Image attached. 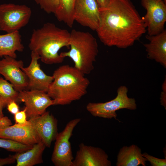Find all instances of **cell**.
Segmentation results:
<instances>
[{"instance_id":"1","label":"cell","mask_w":166,"mask_h":166,"mask_svg":"<svg viewBox=\"0 0 166 166\" xmlns=\"http://www.w3.org/2000/svg\"><path fill=\"white\" fill-rule=\"evenodd\" d=\"M99 11L100 22L96 31L105 46L127 48L146 31L142 17L131 0H109Z\"/></svg>"},{"instance_id":"2","label":"cell","mask_w":166,"mask_h":166,"mask_svg":"<svg viewBox=\"0 0 166 166\" xmlns=\"http://www.w3.org/2000/svg\"><path fill=\"white\" fill-rule=\"evenodd\" d=\"M74 66L62 65L54 72L47 93L53 105H65L81 99L87 93L89 80Z\"/></svg>"},{"instance_id":"3","label":"cell","mask_w":166,"mask_h":166,"mask_svg":"<svg viewBox=\"0 0 166 166\" xmlns=\"http://www.w3.org/2000/svg\"><path fill=\"white\" fill-rule=\"evenodd\" d=\"M70 32L57 26L52 23L44 24L41 28L34 29L29 47L37 53L42 61L47 64H59L64 61L59 53L62 48H69Z\"/></svg>"},{"instance_id":"4","label":"cell","mask_w":166,"mask_h":166,"mask_svg":"<svg viewBox=\"0 0 166 166\" xmlns=\"http://www.w3.org/2000/svg\"><path fill=\"white\" fill-rule=\"evenodd\" d=\"M70 33V49L60 55L64 58H71L74 67L85 75L89 74L94 69V63L99 52L97 40L88 32L73 29Z\"/></svg>"},{"instance_id":"5","label":"cell","mask_w":166,"mask_h":166,"mask_svg":"<svg viewBox=\"0 0 166 166\" xmlns=\"http://www.w3.org/2000/svg\"><path fill=\"white\" fill-rule=\"evenodd\" d=\"M128 88L120 86L117 90V96L113 99L104 103H88L86 109L93 116L106 119H116V111L120 109L135 110L137 108L134 98L128 97Z\"/></svg>"},{"instance_id":"6","label":"cell","mask_w":166,"mask_h":166,"mask_svg":"<svg viewBox=\"0 0 166 166\" xmlns=\"http://www.w3.org/2000/svg\"><path fill=\"white\" fill-rule=\"evenodd\" d=\"M31 8L25 5L12 3L0 5V30L7 33L18 31L28 23Z\"/></svg>"},{"instance_id":"7","label":"cell","mask_w":166,"mask_h":166,"mask_svg":"<svg viewBox=\"0 0 166 166\" xmlns=\"http://www.w3.org/2000/svg\"><path fill=\"white\" fill-rule=\"evenodd\" d=\"M77 118L69 121L63 130L58 133L55 139L51 161L56 166H72L73 157L69 140L73 129L81 121Z\"/></svg>"},{"instance_id":"8","label":"cell","mask_w":166,"mask_h":166,"mask_svg":"<svg viewBox=\"0 0 166 166\" xmlns=\"http://www.w3.org/2000/svg\"><path fill=\"white\" fill-rule=\"evenodd\" d=\"M146 13L142 17L148 35L159 34L164 29L166 22V3L163 0H141Z\"/></svg>"},{"instance_id":"9","label":"cell","mask_w":166,"mask_h":166,"mask_svg":"<svg viewBox=\"0 0 166 166\" xmlns=\"http://www.w3.org/2000/svg\"><path fill=\"white\" fill-rule=\"evenodd\" d=\"M18 101L24 103L27 117L29 119L42 114L53 105V100L46 92L37 89L18 92Z\"/></svg>"},{"instance_id":"10","label":"cell","mask_w":166,"mask_h":166,"mask_svg":"<svg viewBox=\"0 0 166 166\" xmlns=\"http://www.w3.org/2000/svg\"><path fill=\"white\" fill-rule=\"evenodd\" d=\"M23 66L22 61L9 56H4L0 60V74L18 92L26 90L28 85V78L21 69Z\"/></svg>"},{"instance_id":"11","label":"cell","mask_w":166,"mask_h":166,"mask_svg":"<svg viewBox=\"0 0 166 166\" xmlns=\"http://www.w3.org/2000/svg\"><path fill=\"white\" fill-rule=\"evenodd\" d=\"M74 18L82 26L96 31L100 22L99 8L96 0H76Z\"/></svg>"},{"instance_id":"12","label":"cell","mask_w":166,"mask_h":166,"mask_svg":"<svg viewBox=\"0 0 166 166\" xmlns=\"http://www.w3.org/2000/svg\"><path fill=\"white\" fill-rule=\"evenodd\" d=\"M72 166H111V161L105 152L99 147L87 145L83 143L79 145Z\"/></svg>"},{"instance_id":"13","label":"cell","mask_w":166,"mask_h":166,"mask_svg":"<svg viewBox=\"0 0 166 166\" xmlns=\"http://www.w3.org/2000/svg\"><path fill=\"white\" fill-rule=\"evenodd\" d=\"M29 121L46 147L50 148L58 133L56 119L49 112L46 111Z\"/></svg>"},{"instance_id":"14","label":"cell","mask_w":166,"mask_h":166,"mask_svg":"<svg viewBox=\"0 0 166 166\" xmlns=\"http://www.w3.org/2000/svg\"><path fill=\"white\" fill-rule=\"evenodd\" d=\"M31 61L29 66L21 69L28 79L27 89H37L47 93L53 80V77L46 75L41 69L38 63L40 57L37 53L31 51Z\"/></svg>"},{"instance_id":"15","label":"cell","mask_w":166,"mask_h":166,"mask_svg":"<svg viewBox=\"0 0 166 166\" xmlns=\"http://www.w3.org/2000/svg\"><path fill=\"white\" fill-rule=\"evenodd\" d=\"M0 138L31 145L42 141L31 124L21 126L15 124L5 128H0Z\"/></svg>"},{"instance_id":"16","label":"cell","mask_w":166,"mask_h":166,"mask_svg":"<svg viewBox=\"0 0 166 166\" xmlns=\"http://www.w3.org/2000/svg\"><path fill=\"white\" fill-rule=\"evenodd\" d=\"M149 41L144 44L147 57L154 60L166 68V30H163L156 35H146Z\"/></svg>"},{"instance_id":"17","label":"cell","mask_w":166,"mask_h":166,"mask_svg":"<svg viewBox=\"0 0 166 166\" xmlns=\"http://www.w3.org/2000/svg\"><path fill=\"white\" fill-rule=\"evenodd\" d=\"M147 159L142 155L137 145L124 146L119 150L117 156V166H145Z\"/></svg>"},{"instance_id":"18","label":"cell","mask_w":166,"mask_h":166,"mask_svg":"<svg viewBox=\"0 0 166 166\" xmlns=\"http://www.w3.org/2000/svg\"><path fill=\"white\" fill-rule=\"evenodd\" d=\"M19 31L0 35V57L9 56L16 58V51L22 52L24 47Z\"/></svg>"},{"instance_id":"19","label":"cell","mask_w":166,"mask_h":166,"mask_svg":"<svg viewBox=\"0 0 166 166\" xmlns=\"http://www.w3.org/2000/svg\"><path fill=\"white\" fill-rule=\"evenodd\" d=\"M46 147L42 141L35 144L30 149L15 154L16 166H33L42 163V155Z\"/></svg>"},{"instance_id":"20","label":"cell","mask_w":166,"mask_h":166,"mask_svg":"<svg viewBox=\"0 0 166 166\" xmlns=\"http://www.w3.org/2000/svg\"><path fill=\"white\" fill-rule=\"evenodd\" d=\"M76 0H59L58 7L54 14L57 20L72 27L74 21V7Z\"/></svg>"},{"instance_id":"21","label":"cell","mask_w":166,"mask_h":166,"mask_svg":"<svg viewBox=\"0 0 166 166\" xmlns=\"http://www.w3.org/2000/svg\"><path fill=\"white\" fill-rule=\"evenodd\" d=\"M18 92L13 85L2 77H0V97L7 105L11 101L18 102Z\"/></svg>"},{"instance_id":"22","label":"cell","mask_w":166,"mask_h":166,"mask_svg":"<svg viewBox=\"0 0 166 166\" xmlns=\"http://www.w3.org/2000/svg\"><path fill=\"white\" fill-rule=\"evenodd\" d=\"M33 145L20 143L10 140L0 138V148L17 153L26 151L30 148Z\"/></svg>"},{"instance_id":"23","label":"cell","mask_w":166,"mask_h":166,"mask_svg":"<svg viewBox=\"0 0 166 166\" xmlns=\"http://www.w3.org/2000/svg\"><path fill=\"white\" fill-rule=\"evenodd\" d=\"M41 8L48 14H54L59 3V0H34Z\"/></svg>"},{"instance_id":"24","label":"cell","mask_w":166,"mask_h":166,"mask_svg":"<svg viewBox=\"0 0 166 166\" xmlns=\"http://www.w3.org/2000/svg\"><path fill=\"white\" fill-rule=\"evenodd\" d=\"M26 108L20 111H18L14 114V119L15 124L21 126H25L31 124L29 121L27 120Z\"/></svg>"},{"instance_id":"25","label":"cell","mask_w":166,"mask_h":166,"mask_svg":"<svg viewBox=\"0 0 166 166\" xmlns=\"http://www.w3.org/2000/svg\"><path fill=\"white\" fill-rule=\"evenodd\" d=\"M142 156L149 161L152 166H165L166 158L160 159L149 155L146 152L142 154Z\"/></svg>"},{"instance_id":"26","label":"cell","mask_w":166,"mask_h":166,"mask_svg":"<svg viewBox=\"0 0 166 166\" xmlns=\"http://www.w3.org/2000/svg\"><path fill=\"white\" fill-rule=\"evenodd\" d=\"M16 161L15 154L10 155L4 158H0V166L13 164Z\"/></svg>"},{"instance_id":"27","label":"cell","mask_w":166,"mask_h":166,"mask_svg":"<svg viewBox=\"0 0 166 166\" xmlns=\"http://www.w3.org/2000/svg\"><path fill=\"white\" fill-rule=\"evenodd\" d=\"M162 91L160 97V102L162 105L166 109V78L162 85Z\"/></svg>"},{"instance_id":"28","label":"cell","mask_w":166,"mask_h":166,"mask_svg":"<svg viewBox=\"0 0 166 166\" xmlns=\"http://www.w3.org/2000/svg\"><path fill=\"white\" fill-rule=\"evenodd\" d=\"M7 106L8 111L14 115L19 111V106L15 101H11L7 105Z\"/></svg>"},{"instance_id":"29","label":"cell","mask_w":166,"mask_h":166,"mask_svg":"<svg viewBox=\"0 0 166 166\" xmlns=\"http://www.w3.org/2000/svg\"><path fill=\"white\" fill-rule=\"evenodd\" d=\"M11 120L6 116H3L0 119V128H3L11 125Z\"/></svg>"},{"instance_id":"30","label":"cell","mask_w":166,"mask_h":166,"mask_svg":"<svg viewBox=\"0 0 166 166\" xmlns=\"http://www.w3.org/2000/svg\"><path fill=\"white\" fill-rule=\"evenodd\" d=\"M99 9L105 7L108 4L109 0H96Z\"/></svg>"},{"instance_id":"31","label":"cell","mask_w":166,"mask_h":166,"mask_svg":"<svg viewBox=\"0 0 166 166\" xmlns=\"http://www.w3.org/2000/svg\"><path fill=\"white\" fill-rule=\"evenodd\" d=\"M6 105V104L0 97V119L4 116L2 111L3 109Z\"/></svg>"},{"instance_id":"32","label":"cell","mask_w":166,"mask_h":166,"mask_svg":"<svg viewBox=\"0 0 166 166\" xmlns=\"http://www.w3.org/2000/svg\"><path fill=\"white\" fill-rule=\"evenodd\" d=\"M163 0L166 3V0Z\"/></svg>"}]
</instances>
